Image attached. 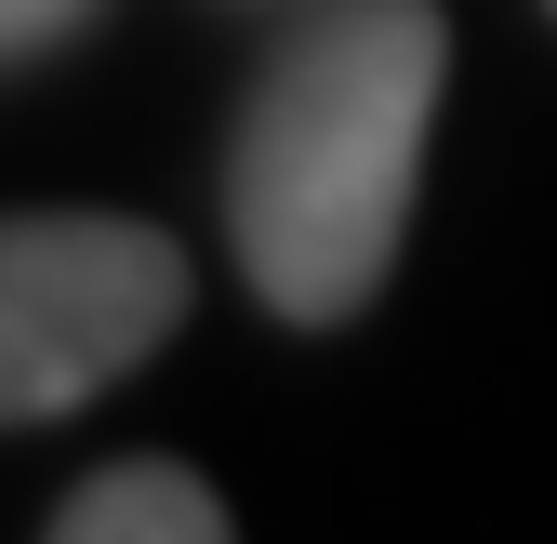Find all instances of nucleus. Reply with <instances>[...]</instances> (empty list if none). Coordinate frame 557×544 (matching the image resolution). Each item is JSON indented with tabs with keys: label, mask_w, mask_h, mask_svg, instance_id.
Segmentation results:
<instances>
[{
	"label": "nucleus",
	"mask_w": 557,
	"mask_h": 544,
	"mask_svg": "<svg viewBox=\"0 0 557 544\" xmlns=\"http://www.w3.org/2000/svg\"><path fill=\"white\" fill-rule=\"evenodd\" d=\"M438 81H451L438 0H319L265 53L239 147H226V226H239V265L278 319L332 332L385 293Z\"/></svg>",
	"instance_id": "nucleus-1"
},
{
	"label": "nucleus",
	"mask_w": 557,
	"mask_h": 544,
	"mask_svg": "<svg viewBox=\"0 0 557 544\" xmlns=\"http://www.w3.org/2000/svg\"><path fill=\"white\" fill-rule=\"evenodd\" d=\"M53 544H239L226 531V505L186 479V465H107V479H81L66 492V518H53Z\"/></svg>",
	"instance_id": "nucleus-3"
},
{
	"label": "nucleus",
	"mask_w": 557,
	"mask_h": 544,
	"mask_svg": "<svg viewBox=\"0 0 557 544\" xmlns=\"http://www.w3.org/2000/svg\"><path fill=\"white\" fill-rule=\"evenodd\" d=\"M186 319V252L133 213H0V425L107 398Z\"/></svg>",
	"instance_id": "nucleus-2"
},
{
	"label": "nucleus",
	"mask_w": 557,
	"mask_h": 544,
	"mask_svg": "<svg viewBox=\"0 0 557 544\" xmlns=\"http://www.w3.org/2000/svg\"><path fill=\"white\" fill-rule=\"evenodd\" d=\"M107 14V0H0V66H40V53H66Z\"/></svg>",
	"instance_id": "nucleus-4"
}]
</instances>
